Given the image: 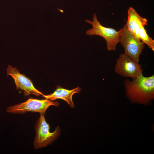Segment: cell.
<instances>
[{"instance_id": "52a82bcc", "label": "cell", "mask_w": 154, "mask_h": 154, "mask_svg": "<svg viewBox=\"0 0 154 154\" xmlns=\"http://www.w3.org/2000/svg\"><path fill=\"white\" fill-rule=\"evenodd\" d=\"M7 76L10 75L13 79L16 88L23 91L25 96L33 95L38 96L42 95V93L34 86L33 82L24 75L21 74L15 67L9 65L7 70Z\"/></svg>"}, {"instance_id": "ba28073f", "label": "cell", "mask_w": 154, "mask_h": 154, "mask_svg": "<svg viewBox=\"0 0 154 154\" xmlns=\"http://www.w3.org/2000/svg\"><path fill=\"white\" fill-rule=\"evenodd\" d=\"M81 91L78 86L71 90L63 88L60 86H57L56 89L52 93L42 96L46 99L51 101L57 99H61L66 101L71 108H74V104L72 100L73 95L78 93Z\"/></svg>"}, {"instance_id": "8992f818", "label": "cell", "mask_w": 154, "mask_h": 154, "mask_svg": "<svg viewBox=\"0 0 154 154\" xmlns=\"http://www.w3.org/2000/svg\"><path fill=\"white\" fill-rule=\"evenodd\" d=\"M115 71L121 76L133 79L143 74L141 65L124 54H120L117 60Z\"/></svg>"}, {"instance_id": "30bf717a", "label": "cell", "mask_w": 154, "mask_h": 154, "mask_svg": "<svg viewBox=\"0 0 154 154\" xmlns=\"http://www.w3.org/2000/svg\"><path fill=\"white\" fill-rule=\"evenodd\" d=\"M144 26L143 25L140 26L139 32V38L142 42L147 44L154 51V40L147 34Z\"/></svg>"}, {"instance_id": "7a4b0ae2", "label": "cell", "mask_w": 154, "mask_h": 154, "mask_svg": "<svg viewBox=\"0 0 154 154\" xmlns=\"http://www.w3.org/2000/svg\"><path fill=\"white\" fill-rule=\"evenodd\" d=\"M50 126L46 122L44 114H40L35 125V136L33 146L36 149L46 147L52 143L59 136L61 129L58 126L50 132Z\"/></svg>"}, {"instance_id": "3957f363", "label": "cell", "mask_w": 154, "mask_h": 154, "mask_svg": "<svg viewBox=\"0 0 154 154\" xmlns=\"http://www.w3.org/2000/svg\"><path fill=\"white\" fill-rule=\"evenodd\" d=\"M85 21L92 26L91 29L86 31V35L91 36L97 35L102 37L106 41V48L108 50L115 51L116 50V46L119 42L121 29L117 31L113 28L103 26L98 21L95 13L93 15L92 21L86 19Z\"/></svg>"}, {"instance_id": "5b68a950", "label": "cell", "mask_w": 154, "mask_h": 154, "mask_svg": "<svg viewBox=\"0 0 154 154\" xmlns=\"http://www.w3.org/2000/svg\"><path fill=\"white\" fill-rule=\"evenodd\" d=\"M59 105L58 101L54 102L46 99L38 100L29 98L23 102L7 108L6 111L11 113L23 114L31 112L44 114L50 106H53L57 107Z\"/></svg>"}, {"instance_id": "277c9868", "label": "cell", "mask_w": 154, "mask_h": 154, "mask_svg": "<svg viewBox=\"0 0 154 154\" xmlns=\"http://www.w3.org/2000/svg\"><path fill=\"white\" fill-rule=\"evenodd\" d=\"M119 42L124 48V54L139 63L145 44L129 31L125 25L121 29Z\"/></svg>"}, {"instance_id": "6da1fadb", "label": "cell", "mask_w": 154, "mask_h": 154, "mask_svg": "<svg viewBox=\"0 0 154 154\" xmlns=\"http://www.w3.org/2000/svg\"><path fill=\"white\" fill-rule=\"evenodd\" d=\"M126 94L132 102L147 104L154 98V75L148 77L143 74L132 81L124 82Z\"/></svg>"}, {"instance_id": "9c48e42d", "label": "cell", "mask_w": 154, "mask_h": 154, "mask_svg": "<svg viewBox=\"0 0 154 154\" xmlns=\"http://www.w3.org/2000/svg\"><path fill=\"white\" fill-rule=\"evenodd\" d=\"M127 20L125 25L127 29L132 34L139 38V32L140 26L147 25V19L140 16L132 7L128 9Z\"/></svg>"}, {"instance_id": "8fae6325", "label": "cell", "mask_w": 154, "mask_h": 154, "mask_svg": "<svg viewBox=\"0 0 154 154\" xmlns=\"http://www.w3.org/2000/svg\"></svg>"}]
</instances>
